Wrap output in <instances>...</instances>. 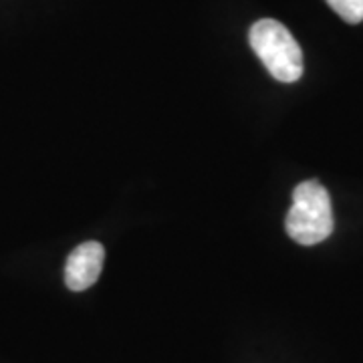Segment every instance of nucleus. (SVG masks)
I'll use <instances>...</instances> for the list:
<instances>
[{"mask_svg":"<svg viewBox=\"0 0 363 363\" xmlns=\"http://www.w3.org/2000/svg\"><path fill=\"white\" fill-rule=\"evenodd\" d=\"M333 210L329 192L321 182H301L293 192V206L286 214V233L303 245L313 247L323 242L333 233Z\"/></svg>","mask_w":363,"mask_h":363,"instance_id":"nucleus-1","label":"nucleus"},{"mask_svg":"<svg viewBox=\"0 0 363 363\" xmlns=\"http://www.w3.org/2000/svg\"><path fill=\"white\" fill-rule=\"evenodd\" d=\"M248 40L262 65L281 83H295L303 75V51L283 23L262 18L255 23Z\"/></svg>","mask_w":363,"mask_h":363,"instance_id":"nucleus-2","label":"nucleus"},{"mask_svg":"<svg viewBox=\"0 0 363 363\" xmlns=\"http://www.w3.org/2000/svg\"><path fill=\"white\" fill-rule=\"evenodd\" d=\"M105 248L89 240L83 242L69 255L65 264V283L71 291H85L97 283L104 269Z\"/></svg>","mask_w":363,"mask_h":363,"instance_id":"nucleus-3","label":"nucleus"},{"mask_svg":"<svg viewBox=\"0 0 363 363\" xmlns=\"http://www.w3.org/2000/svg\"><path fill=\"white\" fill-rule=\"evenodd\" d=\"M325 2L347 25H359L363 21V0H325Z\"/></svg>","mask_w":363,"mask_h":363,"instance_id":"nucleus-4","label":"nucleus"}]
</instances>
